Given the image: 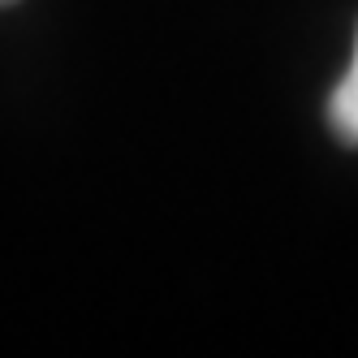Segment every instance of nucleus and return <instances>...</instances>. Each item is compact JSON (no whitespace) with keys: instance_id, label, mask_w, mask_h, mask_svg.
<instances>
[{"instance_id":"1","label":"nucleus","mask_w":358,"mask_h":358,"mask_svg":"<svg viewBox=\"0 0 358 358\" xmlns=\"http://www.w3.org/2000/svg\"><path fill=\"white\" fill-rule=\"evenodd\" d=\"M328 125L345 147H358V35H354V57L350 69L341 73V83L332 87L328 99Z\"/></svg>"},{"instance_id":"2","label":"nucleus","mask_w":358,"mask_h":358,"mask_svg":"<svg viewBox=\"0 0 358 358\" xmlns=\"http://www.w3.org/2000/svg\"><path fill=\"white\" fill-rule=\"evenodd\" d=\"M0 5H9V0H0Z\"/></svg>"}]
</instances>
